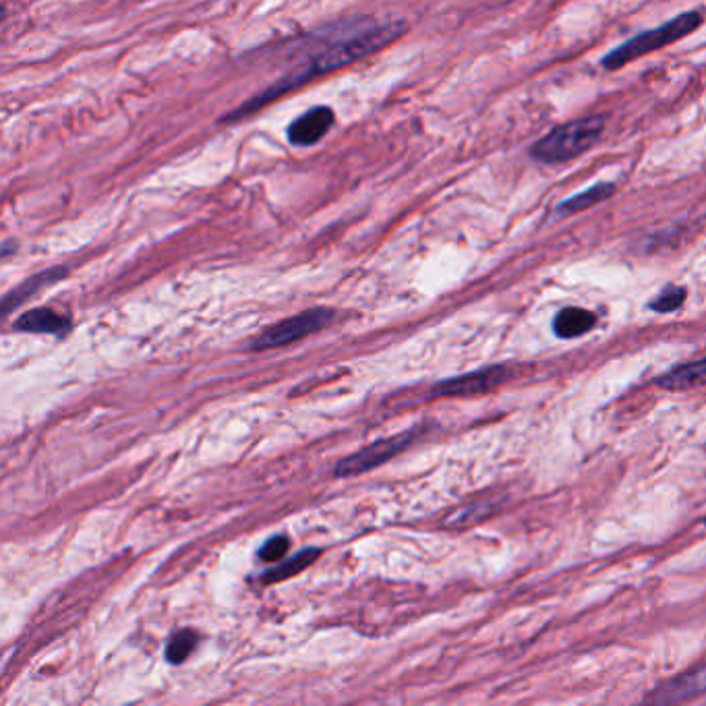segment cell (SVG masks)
I'll use <instances>...</instances> for the list:
<instances>
[{
	"mask_svg": "<svg viewBox=\"0 0 706 706\" xmlns=\"http://www.w3.org/2000/svg\"><path fill=\"white\" fill-rule=\"evenodd\" d=\"M288 549H290L288 537H284V535L272 537L270 541H266V543L261 545V549H259V560H261V562H268V564L282 562V557H286Z\"/></svg>",
	"mask_w": 706,
	"mask_h": 706,
	"instance_id": "e0dca14e",
	"label": "cell"
},
{
	"mask_svg": "<svg viewBox=\"0 0 706 706\" xmlns=\"http://www.w3.org/2000/svg\"><path fill=\"white\" fill-rule=\"evenodd\" d=\"M686 301V290L680 286H667L655 301L649 303V307L657 313H669L680 309Z\"/></svg>",
	"mask_w": 706,
	"mask_h": 706,
	"instance_id": "2e32d148",
	"label": "cell"
},
{
	"mask_svg": "<svg viewBox=\"0 0 706 706\" xmlns=\"http://www.w3.org/2000/svg\"><path fill=\"white\" fill-rule=\"evenodd\" d=\"M404 29L406 25L400 21L381 23V21H375L373 17H359V19H348V21L328 25L323 32L313 34L315 38H309L311 48L303 56V61H299L278 81L268 85L266 90L259 92L251 100L243 102L239 108L228 112L222 119V123H237V121L249 119V116L255 114L257 110L266 108L268 104L276 102L280 96H286L288 92L297 90V87H303L311 79L348 67L352 63H357L359 58L388 46L390 42L400 38Z\"/></svg>",
	"mask_w": 706,
	"mask_h": 706,
	"instance_id": "6da1fadb",
	"label": "cell"
},
{
	"mask_svg": "<svg viewBox=\"0 0 706 706\" xmlns=\"http://www.w3.org/2000/svg\"><path fill=\"white\" fill-rule=\"evenodd\" d=\"M704 384H706V357L696 363L675 367L657 379L659 388H665L671 392L692 390V388H700Z\"/></svg>",
	"mask_w": 706,
	"mask_h": 706,
	"instance_id": "30bf717a",
	"label": "cell"
},
{
	"mask_svg": "<svg viewBox=\"0 0 706 706\" xmlns=\"http://www.w3.org/2000/svg\"><path fill=\"white\" fill-rule=\"evenodd\" d=\"M491 504H475V506H466L458 512H454L450 518H448V526H468L470 522H477V520H483L491 510Z\"/></svg>",
	"mask_w": 706,
	"mask_h": 706,
	"instance_id": "ac0fdd59",
	"label": "cell"
},
{
	"mask_svg": "<svg viewBox=\"0 0 706 706\" xmlns=\"http://www.w3.org/2000/svg\"><path fill=\"white\" fill-rule=\"evenodd\" d=\"M65 274H67L65 268H52V270H46V272H40V274H36L32 278H27L23 284L13 288L5 297L3 315H9L17 305L25 303L29 297H32V294H36L44 286H50V284L58 282L61 278H65Z\"/></svg>",
	"mask_w": 706,
	"mask_h": 706,
	"instance_id": "7c38bea8",
	"label": "cell"
},
{
	"mask_svg": "<svg viewBox=\"0 0 706 706\" xmlns=\"http://www.w3.org/2000/svg\"><path fill=\"white\" fill-rule=\"evenodd\" d=\"M195 646H197V634L193 630L174 632L166 646V659L172 665H179L187 661V657L195 651Z\"/></svg>",
	"mask_w": 706,
	"mask_h": 706,
	"instance_id": "9a60e30c",
	"label": "cell"
},
{
	"mask_svg": "<svg viewBox=\"0 0 706 706\" xmlns=\"http://www.w3.org/2000/svg\"><path fill=\"white\" fill-rule=\"evenodd\" d=\"M508 369L506 367H489L481 369L475 373H466L456 379L441 381L439 386L433 388L435 396H473V394H485L489 390H495L497 386H502L508 379Z\"/></svg>",
	"mask_w": 706,
	"mask_h": 706,
	"instance_id": "8992f818",
	"label": "cell"
},
{
	"mask_svg": "<svg viewBox=\"0 0 706 706\" xmlns=\"http://www.w3.org/2000/svg\"><path fill=\"white\" fill-rule=\"evenodd\" d=\"M415 439H417V431H404V433H398V435H392L386 439H379V441H375V444L363 448L361 452L340 460L334 468V475L336 477L363 475V473H367V470H373L381 464H386L396 454L404 452Z\"/></svg>",
	"mask_w": 706,
	"mask_h": 706,
	"instance_id": "5b68a950",
	"label": "cell"
},
{
	"mask_svg": "<svg viewBox=\"0 0 706 706\" xmlns=\"http://www.w3.org/2000/svg\"><path fill=\"white\" fill-rule=\"evenodd\" d=\"M332 317H334V313L328 309H309L301 315L282 319V321L274 323L272 328H268L253 342V350L280 348V346H288L292 342H299L303 338H309L311 334L326 328L328 323L332 321Z\"/></svg>",
	"mask_w": 706,
	"mask_h": 706,
	"instance_id": "277c9868",
	"label": "cell"
},
{
	"mask_svg": "<svg viewBox=\"0 0 706 706\" xmlns=\"http://www.w3.org/2000/svg\"><path fill=\"white\" fill-rule=\"evenodd\" d=\"M603 131L601 116H586V119L566 123L553 129L539 143L533 145V158L545 164H562L582 156L599 141Z\"/></svg>",
	"mask_w": 706,
	"mask_h": 706,
	"instance_id": "7a4b0ae2",
	"label": "cell"
},
{
	"mask_svg": "<svg viewBox=\"0 0 706 706\" xmlns=\"http://www.w3.org/2000/svg\"><path fill=\"white\" fill-rule=\"evenodd\" d=\"M613 193H615V187H613L611 183L595 185V187H591L588 191L578 193V195L572 197V199H566V201L560 205V210H557V214H576V212L588 210V208H593V205H597V203L609 199Z\"/></svg>",
	"mask_w": 706,
	"mask_h": 706,
	"instance_id": "5bb4252c",
	"label": "cell"
},
{
	"mask_svg": "<svg viewBox=\"0 0 706 706\" xmlns=\"http://www.w3.org/2000/svg\"><path fill=\"white\" fill-rule=\"evenodd\" d=\"M69 317L58 313L56 309L50 307H38L32 311H25L21 317L15 321L17 332H27V334H52V336H65L69 330Z\"/></svg>",
	"mask_w": 706,
	"mask_h": 706,
	"instance_id": "9c48e42d",
	"label": "cell"
},
{
	"mask_svg": "<svg viewBox=\"0 0 706 706\" xmlns=\"http://www.w3.org/2000/svg\"><path fill=\"white\" fill-rule=\"evenodd\" d=\"M597 323V315L580 309V307H566L553 319V330L560 338H578L586 332H591Z\"/></svg>",
	"mask_w": 706,
	"mask_h": 706,
	"instance_id": "8fae6325",
	"label": "cell"
},
{
	"mask_svg": "<svg viewBox=\"0 0 706 706\" xmlns=\"http://www.w3.org/2000/svg\"><path fill=\"white\" fill-rule=\"evenodd\" d=\"M702 23V17L694 11L690 13H682L678 15L675 19L667 21L665 25L657 27V29H651V32H644L632 40H628L626 44L622 46H617L609 56H605V61H603V67L607 71H615V69H622L624 65L636 61V58H642L646 54H651V52H657L673 42H680L682 38L690 36L692 32H696V29L700 27Z\"/></svg>",
	"mask_w": 706,
	"mask_h": 706,
	"instance_id": "3957f363",
	"label": "cell"
},
{
	"mask_svg": "<svg viewBox=\"0 0 706 706\" xmlns=\"http://www.w3.org/2000/svg\"><path fill=\"white\" fill-rule=\"evenodd\" d=\"M319 553H321V551L315 549V547L303 549L301 553H297L294 557H288V560L280 562L276 568L268 570L266 574L261 576V580L266 582V584H272V582H280V580L297 576V574H301L305 568H309V566L317 560Z\"/></svg>",
	"mask_w": 706,
	"mask_h": 706,
	"instance_id": "4fadbf2b",
	"label": "cell"
},
{
	"mask_svg": "<svg viewBox=\"0 0 706 706\" xmlns=\"http://www.w3.org/2000/svg\"><path fill=\"white\" fill-rule=\"evenodd\" d=\"M706 694V663L673 678L646 696V702L675 704Z\"/></svg>",
	"mask_w": 706,
	"mask_h": 706,
	"instance_id": "ba28073f",
	"label": "cell"
},
{
	"mask_svg": "<svg viewBox=\"0 0 706 706\" xmlns=\"http://www.w3.org/2000/svg\"><path fill=\"white\" fill-rule=\"evenodd\" d=\"M336 114L330 106H315L294 119L288 127V141L297 147H309L319 143L334 127Z\"/></svg>",
	"mask_w": 706,
	"mask_h": 706,
	"instance_id": "52a82bcc",
	"label": "cell"
},
{
	"mask_svg": "<svg viewBox=\"0 0 706 706\" xmlns=\"http://www.w3.org/2000/svg\"><path fill=\"white\" fill-rule=\"evenodd\" d=\"M702 524H704V526H706V518H704V522H702Z\"/></svg>",
	"mask_w": 706,
	"mask_h": 706,
	"instance_id": "d6986e66",
	"label": "cell"
}]
</instances>
